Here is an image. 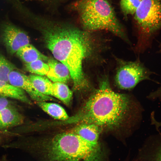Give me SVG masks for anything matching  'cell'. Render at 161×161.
Returning a JSON list of instances; mask_svg holds the SVG:
<instances>
[{"label":"cell","mask_w":161,"mask_h":161,"mask_svg":"<svg viewBox=\"0 0 161 161\" xmlns=\"http://www.w3.org/2000/svg\"><path fill=\"white\" fill-rule=\"evenodd\" d=\"M1 38L7 52L12 55L20 48L29 44L27 34L10 20L7 15L0 23Z\"/></svg>","instance_id":"52a82bcc"},{"label":"cell","mask_w":161,"mask_h":161,"mask_svg":"<svg viewBox=\"0 0 161 161\" xmlns=\"http://www.w3.org/2000/svg\"><path fill=\"white\" fill-rule=\"evenodd\" d=\"M25 66L27 71L41 76L47 75L49 69L48 64L41 60H38L26 63Z\"/></svg>","instance_id":"e0dca14e"},{"label":"cell","mask_w":161,"mask_h":161,"mask_svg":"<svg viewBox=\"0 0 161 161\" xmlns=\"http://www.w3.org/2000/svg\"><path fill=\"white\" fill-rule=\"evenodd\" d=\"M134 15L138 33L137 49L142 52L151 46L161 26L160 0H142Z\"/></svg>","instance_id":"5b68a950"},{"label":"cell","mask_w":161,"mask_h":161,"mask_svg":"<svg viewBox=\"0 0 161 161\" xmlns=\"http://www.w3.org/2000/svg\"><path fill=\"white\" fill-rule=\"evenodd\" d=\"M16 147L35 157L38 161H80L94 156L98 150L97 146L69 131L36 142L20 139Z\"/></svg>","instance_id":"3957f363"},{"label":"cell","mask_w":161,"mask_h":161,"mask_svg":"<svg viewBox=\"0 0 161 161\" xmlns=\"http://www.w3.org/2000/svg\"><path fill=\"white\" fill-rule=\"evenodd\" d=\"M0 161H8L5 156H3L0 159Z\"/></svg>","instance_id":"603a6c76"},{"label":"cell","mask_w":161,"mask_h":161,"mask_svg":"<svg viewBox=\"0 0 161 161\" xmlns=\"http://www.w3.org/2000/svg\"><path fill=\"white\" fill-rule=\"evenodd\" d=\"M16 53L17 55L25 64L38 60L45 61L49 59L47 57L29 44L20 48Z\"/></svg>","instance_id":"4fadbf2b"},{"label":"cell","mask_w":161,"mask_h":161,"mask_svg":"<svg viewBox=\"0 0 161 161\" xmlns=\"http://www.w3.org/2000/svg\"><path fill=\"white\" fill-rule=\"evenodd\" d=\"M11 103L7 98L0 97V110Z\"/></svg>","instance_id":"44dd1931"},{"label":"cell","mask_w":161,"mask_h":161,"mask_svg":"<svg viewBox=\"0 0 161 161\" xmlns=\"http://www.w3.org/2000/svg\"><path fill=\"white\" fill-rule=\"evenodd\" d=\"M0 97L11 98L28 104L32 103L23 90L1 80H0Z\"/></svg>","instance_id":"7c38bea8"},{"label":"cell","mask_w":161,"mask_h":161,"mask_svg":"<svg viewBox=\"0 0 161 161\" xmlns=\"http://www.w3.org/2000/svg\"><path fill=\"white\" fill-rule=\"evenodd\" d=\"M9 83L26 92L33 100L39 101L58 100L52 96L44 95L34 87L29 77L17 70L11 71L8 75Z\"/></svg>","instance_id":"ba28073f"},{"label":"cell","mask_w":161,"mask_h":161,"mask_svg":"<svg viewBox=\"0 0 161 161\" xmlns=\"http://www.w3.org/2000/svg\"><path fill=\"white\" fill-rule=\"evenodd\" d=\"M148 98L151 100H158L161 101V84L156 90L150 93Z\"/></svg>","instance_id":"ffe728a7"},{"label":"cell","mask_w":161,"mask_h":161,"mask_svg":"<svg viewBox=\"0 0 161 161\" xmlns=\"http://www.w3.org/2000/svg\"><path fill=\"white\" fill-rule=\"evenodd\" d=\"M101 129L92 124L83 123L77 125L70 132L77 134L84 139L97 146Z\"/></svg>","instance_id":"8fae6325"},{"label":"cell","mask_w":161,"mask_h":161,"mask_svg":"<svg viewBox=\"0 0 161 161\" xmlns=\"http://www.w3.org/2000/svg\"><path fill=\"white\" fill-rule=\"evenodd\" d=\"M23 115L11 103L0 110V130L22 124Z\"/></svg>","instance_id":"9c48e42d"},{"label":"cell","mask_w":161,"mask_h":161,"mask_svg":"<svg viewBox=\"0 0 161 161\" xmlns=\"http://www.w3.org/2000/svg\"><path fill=\"white\" fill-rule=\"evenodd\" d=\"M157 52L161 54V43H160L158 48V50L157 51Z\"/></svg>","instance_id":"d4e9b609"},{"label":"cell","mask_w":161,"mask_h":161,"mask_svg":"<svg viewBox=\"0 0 161 161\" xmlns=\"http://www.w3.org/2000/svg\"><path fill=\"white\" fill-rule=\"evenodd\" d=\"M49 70L47 74L48 77L55 82L66 83L69 79L70 74L66 66L59 61L54 59H48Z\"/></svg>","instance_id":"30bf717a"},{"label":"cell","mask_w":161,"mask_h":161,"mask_svg":"<svg viewBox=\"0 0 161 161\" xmlns=\"http://www.w3.org/2000/svg\"><path fill=\"white\" fill-rule=\"evenodd\" d=\"M129 104L126 95L115 92L107 77L100 81L98 87L76 114L56 125L89 123L101 129H113L123 121Z\"/></svg>","instance_id":"7a4b0ae2"},{"label":"cell","mask_w":161,"mask_h":161,"mask_svg":"<svg viewBox=\"0 0 161 161\" xmlns=\"http://www.w3.org/2000/svg\"><path fill=\"white\" fill-rule=\"evenodd\" d=\"M53 96L67 106L70 105L72 97V91L65 83L55 82L52 83Z\"/></svg>","instance_id":"2e32d148"},{"label":"cell","mask_w":161,"mask_h":161,"mask_svg":"<svg viewBox=\"0 0 161 161\" xmlns=\"http://www.w3.org/2000/svg\"><path fill=\"white\" fill-rule=\"evenodd\" d=\"M155 161H161V146L157 155Z\"/></svg>","instance_id":"7402d4cb"},{"label":"cell","mask_w":161,"mask_h":161,"mask_svg":"<svg viewBox=\"0 0 161 161\" xmlns=\"http://www.w3.org/2000/svg\"><path fill=\"white\" fill-rule=\"evenodd\" d=\"M156 125L157 128L161 127V122L157 121L156 123Z\"/></svg>","instance_id":"cb8c5ba5"},{"label":"cell","mask_w":161,"mask_h":161,"mask_svg":"<svg viewBox=\"0 0 161 161\" xmlns=\"http://www.w3.org/2000/svg\"><path fill=\"white\" fill-rule=\"evenodd\" d=\"M35 21L45 26L43 31L46 45L55 58L67 68L78 91L89 87L83 68L85 59L98 49L99 43L91 32L69 24L55 23L38 16Z\"/></svg>","instance_id":"6da1fadb"},{"label":"cell","mask_w":161,"mask_h":161,"mask_svg":"<svg viewBox=\"0 0 161 161\" xmlns=\"http://www.w3.org/2000/svg\"><path fill=\"white\" fill-rule=\"evenodd\" d=\"M116 60L117 65L114 81L121 89H131L143 81L151 80V76L155 73L139 60L134 61Z\"/></svg>","instance_id":"8992f818"},{"label":"cell","mask_w":161,"mask_h":161,"mask_svg":"<svg viewBox=\"0 0 161 161\" xmlns=\"http://www.w3.org/2000/svg\"><path fill=\"white\" fill-rule=\"evenodd\" d=\"M29 77L34 87L41 93L53 96L52 83L46 77L42 76L31 75Z\"/></svg>","instance_id":"9a60e30c"},{"label":"cell","mask_w":161,"mask_h":161,"mask_svg":"<svg viewBox=\"0 0 161 161\" xmlns=\"http://www.w3.org/2000/svg\"><path fill=\"white\" fill-rule=\"evenodd\" d=\"M142 0H120V5L122 13L126 17L134 15Z\"/></svg>","instance_id":"d6986e66"},{"label":"cell","mask_w":161,"mask_h":161,"mask_svg":"<svg viewBox=\"0 0 161 161\" xmlns=\"http://www.w3.org/2000/svg\"><path fill=\"white\" fill-rule=\"evenodd\" d=\"M16 69L14 64L0 53V80L9 83V73Z\"/></svg>","instance_id":"ac0fdd59"},{"label":"cell","mask_w":161,"mask_h":161,"mask_svg":"<svg viewBox=\"0 0 161 161\" xmlns=\"http://www.w3.org/2000/svg\"><path fill=\"white\" fill-rule=\"evenodd\" d=\"M37 103L43 110L55 119L63 121L67 119L69 117L64 108L58 104L47 102L46 101Z\"/></svg>","instance_id":"5bb4252c"},{"label":"cell","mask_w":161,"mask_h":161,"mask_svg":"<svg viewBox=\"0 0 161 161\" xmlns=\"http://www.w3.org/2000/svg\"><path fill=\"white\" fill-rule=\"evenodd\" d=\"M70 8L77 13L83 30L110 32L128 41L123 27L107 0H76Z\"/></svg>","instance_id":"277c9868"}]
</instances>
